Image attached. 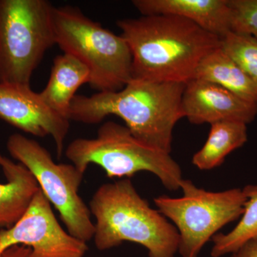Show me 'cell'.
<instances>
[{
  "instance_id": "cell-1",
  "label": "cell",
  "mask_w": 257,
  "mask_h": 257,
  "mask_svg": "<svg viewBox=\"0 0 257 257\" xmlns=\"http://www.w3.org/2000/svg\"><path fill=\"white\" fill-rule=\"evenodd\" d=\"M133 56V79L187 83L221 38L192 22L155 15L116 22Z\"/></svg>"
},
{
  "instance_id": "cell-2",
  "label": "cell",
  "mask_w": 257,
  "mask_h": 257,
  "mask_svg": "<svg viewBox=\"0 0 257 257\" xmlns=\"http://www.w3.org/2000/svg\"><path fill=\"white\" fill-rule=\"evenodd\" d=\"M186 83L133 79L121 90L74 96L69 120L98 124L109 115L121 118L135 138L170 154L173 130L184 117Z\"/></svg>"
},
{
  "instance_id": "cell-3",
  "label": "cell",
  "mask_w": 257,
  "mask_h": 257,
  "mask_svg": "<svg viewBox=\"0 0 257 257\" xmlns=\"http://www.w3.org/2000/svg\"><path fill=\"white\" fill-rule=\"evenodd\" d=\"M95 219L94 244L105 251L130 241L150 257H175L179 234L174 225L137 192L130 179L100 186L89 204Z\"/></svg>"
},
{
  "instance_id": "cell-4",
  "label": "cell",
  "mask_w": 257,
  "mask_h": 257,
  "mask_svg": "<svg viewBox=\"0 0 257 257\" xmlns=\"http://www.w3.org/2000/svg\"><path fill=\"white\" fill-rule=\"evenodd\" d=\"M55 44L90 72L89 84L98 92H118L133 80V56L120 35L103 28L71 6L54 7Z\"/></svg>"
},
{
  "instance_id": "cell-5",
  "label": "cell",
  "mask_w": 257,
  "mask_h": 257,
  "mask_svg": "<svg viewBox=\"0 0 257 257\" xmlns=\"http://www.w3.org/2000/svg\"><path fill=\"white\" fill-rule=\"evenodd\" d=\"M65 155L83 174L89 165L99 166L109 178L130 179L138 172H149L170 191L180 189L183 180L170 154L140 141L126 126L112 121L101 124L95 138L73 140Z\"/></svg>"
},
{
  "instance_id": "cell-6",
  "label": "cell",
  "mask_w": 257,
  "mask_h": 257,
  "mask_svg": "<svg viewBox=\"0 0 257 257\" xmlns=\"http://www.w3.org/2000/svg\"><path fill=\"white\" fill-rule=\"evenodd\" d=\"M53 8L47 0H0V82L30 85L55 45Z\"/></svg>"
},
{
  "instance_id": "cell-7",
  "label": "cell",
  "mask_w": 257,
  "mask_h": 257,
  "mask_svg": "<svg viewBox=\"0 0 257 257\" xmlns=\"http://www.w3.org/2000/svg\"><path fill=\"white\" fill-rule=\"evenodd\" d=\"M180 189L182 197L160 196L154 202L161 214L175 224L181 256L198 257L219 229L242 215L246 197L243 189L209 192L189 179H183Z\"/></svg>"
},
{
  "instance_id": "cell-8",
  "label": "cell",
  "mask_w": 257,
  "mask_h": 257,
  "mask_svg": "<svg viewBox=\"0 0 257 257\" xmlns=\"http://www.w3.org/2000/svg\"><path fill=\"white\" fill-rule=\"evenodd\" d=\"M7 148L15 160L32 172L69 234L86 243L93 239L92 214L78 193L84 174L72 164L56 163L45 147L20 134L10 135Z\"/></svg>"
},
{
  "instance_id": "cell-9",
  "label": "cell",
  "mask_w": 257,
  "mask_h": 257,
  "mask_svg": "<svg viewBox=\"0 0 257 257\" xmlns=\"http://www.w3.org/2000/svg\"><path fill=\"white\" fill-rule=\"evenodd\" d=\"M15 245L31 248L34 257H84L88 251L87 243L62 227L41 190L16 224L0 229V255Z\"/></svg>"
},
{
  "instance_id": "cell-10",
  "label": "cell",
  "mask_w": 257,
  "mask_h": 257,
  "mask_svg": "<svg viewBox=\"0 0 257 257\" xmlns=\"http://www.w3.org/2000/svg\"><path fill=\"white\" fill-rule=\"evenodd\" d=\"M0 119L37 138L52 137L60 159L70 120L52 110L30 85L0 82Z\"/></svg>"
},
{
  "instance_id": "cell-11",
  "label": "cell",
  "mask_w": 257,
  "mask_h": 257,
  "mask_svg": "<svg viewBox=\"0 0 257 257\" xmlns=\"http://www.w3.org/2000/svg\"><path fill=\"white\" fill-rule=\"evenodd\" d=\"M182 108L194 124L238 121L247 124L257 115V104L239 97L215 83L194 78L186 83Z\"/></svg>"
},
{
  "instance_id": "cell-12",
  "label": "cell",
  "mask_w": 257,
  "mask_h": 257,
  "mask_svg": "<svg viewBox=\"0 0 257 257\" xmlns=\"http://www.w3.org/2000/svg\"><path fill=\"white\" fill-rule=\"evenodd\" d=\"M133 4L143 16L180 17L221 39L231 32L228 0H134Z\"/></svg>"
},
{
  "instance_id": "cell-13",
  "label": "cell",
  "mask_w": 257,
  "mask_h": 257,
  "mask_svg": "<svg viewBox=\"0 0 257 257\" xmlns=\"http://www.w3.org/2000/svg\"><path fill=\"white\" fill-rule=\"evenodd\" d=\"M40 190L32 172L0 153V228L16 224Z\"/></svg>"
},
{
  "instance_id": "cell-14",
  "label": "cell",
  "mask_w": 257,
  "mask_h": 257,
  "mask_svg": "<svg viewBox=\"0 0 257 257\" xmlns=\"http://www.w3.org/2000/svg\"><path fill=\"white\" fill-rule=\"evenodd\" d=\"M89 80L87 66L74 56L63 53L55 57L46 87L39 94L50 109L68 119L76 92Z\"/></svg>"
},
{
  "instance_id": "cell-15",
  "label": "cell",
  "mask_w": 257,
  "mask_h": 257,
  "mask_svg": "<svg viewBox=\"0 0 257 257\" xmlns=\"http://www.w3.org/2000/svg\"><path fill=\"white\" fill-rule=\"evenodd\" d=\"M194 78L215 83L245 100L257 104V83L250 78L220 47L202 61Z\"/></svg>"
},
{
  "instance_id": "cell-16",
  "label": "cell",
  "mask_w": 257,
  "mask_h": 257,
  "mask_svg": "<svg viewBox=\"0 0 257 257\" xmlns=\"http://www.w3.org/2000/svg\"><path fill=\"white\" fill-rule=\"evenodd\" d=\"M247 127L238 121H219L211 124L207 142L192 158L193 165L200 170L219 167L231 152L247 141Z\"/></svg>"
},
{
  "instance_id": "cell-17",
  "label": "cell",
  "mask_w": 257,
  "mask_h": 257,
  "mask_svg": "<svg viewBox=\"0 0 257 257\" xmlns=\"http://www.w3.org/2000/svg\"><path fill=\"white\" fill-rule=\"evenodd\" d=\"M242 189L246 202L241 220L227 234L219 233L213 236L212 257L236 252L246 243L257 241V184L246 186Z\"/></svg>"
},
{
  "instance_id": "cell-18",
  "label": "cell",
  "mask_w": 257,
  "mask_h": 257,
  "mask_svg": "<svg viewBox=\"0 0 257 257\" xmlns=\"http://www.w3.org/2000/svg\"><path fill=\"white\" fill-rule=\"evenodd\" d=\"M221 50L257 83V39L229 32L221 39Z\"/></svg>"
},
{
  "instance_id": "cell-19",
  "label": "cell",
  "mask_w": 257,
  "mask_h": 257,
  "mask_svg": "<svg viewBox=\"0 0 257 257\" xmlns=\"http://www.w3.org/2000/svg\"><path fill=\"white\" fill-rule=\"evenodd\" d=\"M231 32L257 39V0H228Z\"/></svg>"
},
{
  "instance_id": "cell-20",
  "label": "cell",
  "mask_w": 257,
  "mask_h": 257,
  "mask_svg": "<svg viewBox=\"0 0 257 257\" xmlns=\"http://www.w3.org/2000/svg\"><path fill=\"white\" fill-rule=\"evenodd\" d=\"M0 257H34L31 248L24 245H15L5 250Z\"/></svg>"
},
{
  "instance_id": "cell-21",
  "label": "cell",
  "mask_w": 257,
  "mask_h": 257,
  "mask_svg": "<svg viewBox=\"0 0 257 257\" xmlns=\"http://www.w3.org/2000/svg\"><path fill=\"white\" fill-rule=\"evenodd\" d=\"M231 257H257V241H250L241 246Z\"/></svg>"
}]
</instances>
